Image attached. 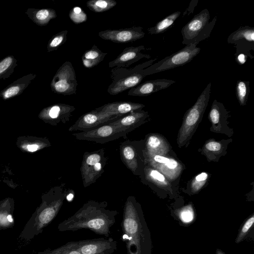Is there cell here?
<instances>
[{"mask_svg": "<svg viewBox=\"0 0 254 254\" xmlns=\"http://www.w3.org/2000/svg\"><path fill=\"white\" fill-rule=\"evenodd\" d=\"M245 41L254 45V27L248 26L241 27L238 30L232 33L227 39V42L230 44H238Z\"/></svg>", "mask_w": 254, "mask_h": 254, "instance_id": "603a6c76", "label": "cell"}, {"mask_svg": "<svg viewBox=\"0 0 254 254\" xmlns=\"http://www.w3.org/2000/svg\"><path fill=\"white\" fill-rule=\"evenodd\" d=\"M64 184L63 187H58L54 195L47 200L33 214L20 233V239L30 241L42 233L44 229L53 221L66 199L67 190Z\"/></svg>", "mask_w": 254, "mask_h": 254, "instance_id": "3957f363", "label": "cell"}, {"mask_svg": "<svg viewBox=\"0 0 254 254\" xmlns=\"http://www.w3.org/2000/svg\"><path fill=\"white\" fill-rule=\"evenodd\" d=\"M74 106L65 104H58L47 109L48 118L56 123L64 124L68 122L75 111Z\"/></svg>", "mask_w": 254, "mask_h": 254, "instance_id": "ffe728a7", "label": "cell"}, {"mask_svg": "<svg viewBox=\"0 0 254 254\" xmlns=\"http://www.w3.org/2000/svg\"><path fill=\"white\" fill-rule=\"evenodd\" d=\"M179 164L176 160L170 158V161L164 164H153L151 166L159 169L169 178H173L176 177L179 171Z\"/></svg>", "mask_w": 254, "mask_h": 254, "instance_id": "4316f807", "label": "cell"}, {"mask_svg": "<svg viewBox=\"0 0 254 254\" xmlns=\"http://www.w3.org/2000/svg\"><path fill=\"white\" fill-rule=\"evenodd\" d=\"M211 85V83L207 85L194 104L187 111L178 135L177 143L180 147L190 139L201 120L209 100Z\"/></svg>", "mask_w": 254, "mask_h": 254, "instance_id": "5b68a950", "label": "cell"}, {"mask_svg": "<svg viewBox=\"0 0 254 254\" xmlns=\"http://www.w3.org/2000/svg\"><path fill=\"white\" fill-rule=\"evenodd\" d=\"M66 244L82 254H113L117 249L118 242L109 237L70 241Z\"/></svg>", "mask_w": 254, "mask_h": 254, "instance_id": "7c38bea8", "label": "cell"}, {"mask_svg": "<svg viewBox=\"0 0 254 254\" xmlns=\"http://www.w3.org/2000/svg\"><path fill=\"white\" fill-rule=\"evenodd\" d=\"M208 179V174L202 172L195 177L191 183V190L193 193L198 192L206 183Z\"/></svg>", "mask_w": 254, "mask_h": 254, "instance_id": "d590c367", "label": "cell"}, {"mask_svg": "<svg viewBox=\"0 0 254 254\" xmlns=\"http://www.w3.org/2000/svg\"><path fill=\"white\" fill-rule=\"evenodd\" d=\"M254 223V214H253L245 221L240 228L235 240L236 243H240L244 239L253 227Z\"/></svg>", "mask_w": 254, "mask_h": 254, "instance_id": "4dcf8cb0", "label": "cell"}, {"mask_svg": "<svg viewBox=\"0 0 254 254\" xmlns=\"http://www.w3.org/2000/svg\"><path fill=\"white\" fill-rule=\"evenodd\" d=\"M221 144L215 141H210L208 142L205 145L206 149L210 151H218L221 149Z\"/></svg>", "mask_w": 254, "mask_h": 254, "instance_id": "74e56055", "label": "cell"}, {"mask_svg": "<svg viewBox=\"0 0 254 254\" xmlns=\"http://www.w3.org/2000/svg\"><path fill=\"white\" fill-rule=\"evenodd\" d=\"M209 11L205 8L189 21L182 29V43L188 45L199 43L209 37L215 22L216 17L209 22Z\"/></svg>", "mask_w": 254, "mask_h": 254, "instance_id": "8992f818", "label": "cell"}, {"mask_svg": "<svg viewBox=\"0 0 254 254\" xmlns=\"http://www.w3.org/2000/svg\"><path fill=\"white\" fill-rule=\"evenodd\" d=\"M67 30L62 31L54 35L49 40L47 50L48 52L57 50L66 41Z\"/></svg>", "mask_w": 254, "mask_h": 254, "instance_id": "f546056e", "label": "cell"}, {"mask_svg": "<svg viewBox=\"0 0 254 254\" xmlns=\"http://www.w3.org/2000/svg\"><path fill=\"white\" fill-rule=\"evenodd\" d=\"M215 254H226L224 253L223 251H222L221 250L217 249L216 251Z\"/></svg>", "mask_w": 254, "mask_h": 254, "instance_id": "b9f144b4", "label": "cell"}, {"mask_svg": "<svg viewBox=\"0 0 254 254\" xmlns=\"http://www.w3.org/2000/svg\"><path fill=\"white\" fill-rule=\"evenodd\" d=\"M224 108L221 103L215 100L212 105L209 112V118L213 125H217L220 121L221 114Z\"/></svg>", "mask_w": 254, "mask_h": 254, "instance_id": "1f68e13d", "label": "cell"}, {"mask_svg": "<svg viewBox=\"0 0 254 254\" xmlns=\"http://www.w3.org/2000/svg\"><path fill=\"white\" fill-rule=\"evenodd\" d=\"M57 17L56 11L52 8L34 9L30 17L39 25H46L49 21Z\"/></svg>", "mask_w": 254, "mask_h": 254, "instance_id": "d4e9b609", "label": "cell"}, {"mask_svg": "<svg viewBox=\"0 0 254 254\" xmlns=\"http://www.w3.org/2000/svg\"><path fill=\"white\" fill-rule=\"evenodd\" d=\"M121 227L127 254H151V233L141 205L133 196H128L125 203Z\"/></svg>", "mask_w": 254, "mask_h": 254, "instance_id": "7a4b0ae2", "label": "cell"}, {"mask_svg": "<svg viewBox=\"0 0 254 254\" xmlns=\"http://www.w3.org/2000/svg\"><path fill=\"white\" fill-rule=\"evenodd\" d=\"M74 197V194L73 192L69 193L66 194V199H67L68 201L71 200Z\"/></svg>", "mask_w": 254, "mask_h": 254, "instance_id": "60d3db41", "label": "cell"}, {"mask_svg": "<svg viewBox=\"0 0 254 254\" xmlns=\"http://www.w3.org/2000/svg\"><path fill=\"white\" fill-rule=\"evenodd\" d=\"M128 132L122 128L110 124H106L93 129L72 133L78 140L105 143L121 137H127Z\"/></svg>", "mask_w": 254, "mask_h": 254, "instance_id": "8fae6325", "label": "cell"}, {"mask_svg": "<svg viewBox=\"0 0 254 254\" xmlns=\"http://www.w3.org/2000/svg\"><path fill=\"white\" fill-rule=\"evenodd\" d=\"M69 17L75 24H78L85 22L87 19L86 14L78 6L73 7L69 11Z\"/></svg>", "mask_w": 254, "mask_h": 254, "instance_id": "836d02e7", "label": "cell"}, {"mask_svg": "<svg viewBox=\"0 0 254 254\" xmlns=\"http://www.w3.org/2000/svg\"><path fill=\"white\" fill-rule=\"evenodd\" d=\"M198 43L187 45L180 50L166 57L156 63L144 69L145 76L182 66L190 62L198 55L200 48L197 47Z\"/></svg>", "mask_w": 254, "mask_h": 254, "instance_id": "52a82bcc", "label": "cell"}, {"mask_svg": "<svg viewBox=\"0 0 254 254\" xmlns=\"http://www.w3.org/2000/svg\"><path fill=\"white\" fill-rule=\"evenodd\" d=\"M148 117V112L141 110L131 112L109 124L129 132L144 123Z\"/></svg>", "mask_w": 254, "mask_h": 254, "instance_id": "e0dca14e", "label": "cell"}, {"mask_svg": "<svg viewBox=\"0 0 254 254\" xmlns=\"http://www.w3.org/2000/svg\"><path fill=\"white\" fill-rule=\"evenodd\" d=\"M193 217V213L192 209L189 206L184 208L180 213V217L182 220L185 222H190Z\"/></svg>", "mask_w": 254, "mask_h": 254, "instance_id": "8d00e7d4", "label": "cell"}, {"mask_svg": "<svg viewBox=\"0 0 254 254\" xmlns=\"http://www.w3.org/2000/svg\"><path fill=\"white\" fill-rule=\"evenodd\" d=\"M144 49L143 45L125 48L116 59L109 63V67L127 68L141 59L150 58V55L141 53Z\"/></svg>", "mask_w": 254, "mask_h": 254, "instance_id": "9a60e30c", "label": "cell"}, {"mask_svg": "<svg viewBox=\"0 0 254 254\" xmlns=\"http://www.w3.org/2000/svg\"><path fill=\"white\" fill-rule=\"evenodd\" d=\"M250 82L248 81L239 80L236 86V93L237 99L241 106L246 105L250 92Z\"/></svg>", "mask_w": 254, "mask_h": 254, "instance_id": "f1b7e54d", "label": "cell"}, {"mask_svg": "<svg viewBox=\"0 0 254 254\" xmlns=\"http://www.w3.org/2000/svg\"><path fill=\"white\" fill-rule=\"evenodd\" d=\"M123 116L97 112L95 110L81 116L68 128L69 131H88L108 124Z\"/></svg>", "mask_w": 254, "mask_h": 254, "instance_id": "4fadbf2b", "label": "cell"}, {"mask_svg": "<svg viewBox=\"0 0 254 254\" xmlns=\"http://www.w3.org/2000/svg\"><path fill=\"white\" fill-rule=\"evenodd\" d=\"M37 254H82L77 250L69 247L66 243L56 249H47Z\"/></svg>", "mask_w": 254, "mask_h": 254, "instance_id": "d6a6232c", "label": "cell"}, {"mask_svg": "<svg viewBox=\"0 0 254 254\" xmlns=\"http://www.w3.org/2000/svg\"><path fill=\"white\" fill-rule=\"evenodd\" d=\"M99 36L104 40L117 43H127L135 41L143 38L145 33L142 27H132L118 30H106L98 33Z\"/></svg>", "mask_w": 254, "mask_h": 254, "instance_id": "5bb4252c", "label": "cell"}, {"mask_svg": "<svg viewBox=\"0 0 254 254\" xmlns=\"http://www.w3.org/2000/svg\"><path fill=\"white\" fill-rule=\"evenodd\" d=\"M17 61L13 56H8L0 62V80L8 77L16 66Z\"/></svg>", "mask_w": 254, "mask_h": 254, "instance_id": "83f0119b", "label": "cell"}, {"mask_svg": "<svg viewBox=\"0 0 254 254\" xmlns=\"http://www.w3.org/2000/svg\"><path fill=\"white\" fill-rule=\"evenodd\" d=\"M247 55L244 53H240L237 56H236V61L241 64H244L247 61Z\"/></svg>", "mask_w": 254, "mask_h": 254, "instance_id": "f35d334b", "label": "cell"}, {"mask_svg": "<svg viewBox=\"0 0 254 254\" xmlns=\"http://www.w3.org/2000/svg\"><path fill=\"white\" fill-rule=\"evenodd\" d=\"M175 82L174 80L168 79L148 80L130 89L127 94L130 96H146L166 89Z\"/></svg>", "mask_w": 254, "mask_h": 254, "instance_id": "2e32d148", "label": "cell"}, {"mask_svg": "<svg viewBox=\"0 0 254 254\" xmlns=\"http://www.w3.org/2000/svg\"><path fill=\"white\" fill-rule=\"evenodd\" d=\"M107 53L101 51L96 45L83 54L81 60L83 65L87 68H91L102 62Z\"/></svg>", "mask_w": 254, "mask_h": 254, "instance_id": "7402d4cb", "label": "cell"}, {"mask_svg": "<svg viewBox=\"0 0 254 254\" xmlns=\"http://www.w3.org/2000/svg\"><path fill=\"white\" fill-rule=\"evenodd\" d=\"M77 85L74 67L68 61L59 67L51 82L52 90L63 95L75 94Z\"/></svg>", "mask_w": 254, "mask_h": 254, "instance_id": "30bf717a", "label": "cell"}, {"mask_svg": "<svg viewBox=\"0 0 254 254\" xmlns=\"http://www.w3.org/2000/svg\"><path fill=\"white\" fill-rule=\"evenodd\" d=\"M156 59L150 60L130 69L113 67L111 71L113 82L108 87V92L116 95L139 85L145 77L144 69L152 65Z\"/></svg>", "mask_w": 254, "mask_h": 254, "instance_id": "277c9868", "label": "cell"}, {"mask_svg": "<svg viewBox=\"0 0 254 254\" xmlns=\"http://www.w3.org/2000/svg\"><path fill=\"white\" fill-rule=\"evenodd\" d=\"M14 223L12 213L7 210H0V231L12 227Z\"/></svg>", "mask_w": 254, "mask_h": 254, "instance_id": "e575fe53", "label": "cell"}, {"mask_svg": "<svg viewBox=\"0 0 254 254\" xmlns=\"http://www.w3.org/2000/svg\"><path fill=\"white\" fill-rule=\"evenodd\" d=\"M107 206L106 201L89 200L74 214L61 222L58 229L61 232L89 229L96 234L109 238L118 212L107 209Z\"/></svg>", "mask_w": 254, "mask_h": 254, "instance_id": "6da1fadb", "label": "cell"}, {"mask_svg": "<svg viewBox=\"0 0 254 254\" xmlns=\"http://www.w3.org/2000/svg\"><path fill=\"white\" fill-rule=\"evenodd\" d=\"M169 151V145L162 137L156 134H151L147 137L143 150L144 156H152L155 155L163 156Z\"/></svg>", "mask_w": 254, "mask_h": 254, "instance_id": "d6986e66", "label": "cell"}, {"mask_svg": "<svg viewBox=\"0 0 254 254\" xmlns=\"http://www.w3.org/2000/svg\"><path fill=\"white\" fill-rule=\"evenodd\" d=\"M117 4L114 0H90L86 6L94 12H103L113 8Z\"/></svg>", "mask_w": 254, "mask_h": 254, "instance_id": "484cf974", "label": "cell"}, {"mask_svg": "<svg viewBox=\"0 0 254 254\" xmlns=\"http://www.w3.org/2000/svg\"><path fill=\"white\" fill-rule=\"evenodd\" d=\"M145 106L140 103L131 102H115L105 104L95 111L114 115L123 116L131 112L141 110Z\"/></svg>", "mask_w": 254, "mask_h": 254, "instance_id": "ac0fdd59", "label": "cell"}, {"mask_svg": "<svg viewBox=\"0 0 254 254\" xmlns=\"http://www.w3.org/2000/svg\"><path fill=\"white\" fill-rule=\"evenodd\" d=\"M36 75L30 74L19 78L0 92L3 99H6L21 93L26 88Z\"/></svg>", "mask_w": 254, "mask_h": 254, "instance_id": "44dd1931", "label": "cell"}, {"mask_svg": "<svg viewBox=\"0 0 254 254\" xmlns=\"http://www.w3.org/2000/svg\"><path fill=\"white\" fill-rule=\"evenodd\" d=\"M145 143L140 141L127 140L120 145V157L122 162L135 175L144 174L143 162L142 155Z\"/></svg>", "mask_w": 254, "mask_h": 254, "instance_id": "9c48e42d", "label": "cell"}, {"mask_svg": "<svg viewBox=\"0 0 254 254\" xmlns=\"http://www.w3.org/2000/svg\"><path fill=\"white\" fill-rule=\"evenodd\" d=\"M107 158L104 148L84 152L80 168L84 188L94 183L101 177L104 172Z\"/></svg>", "mask_w": 254, "mask_h": 254, "instance_id": "ba28073f", "label": "cell"}, {"mask_svg": "<svg viewBox=\"0 0 254 254\" xmlns=\"http://www.w3.org/2000/svg\"><path fill=\"white\" fill-rule=\"evenodd\" d=\"M39 148V146L37 144H30L27 146V149L29 151L34 152Z\"/></svg>", "mask_w": 254, "mask_h": 254, "instance_id": "ab89813d", "label": "cell"}, {"mask_svg": "<svg viewBox=\"0 0 254 254\" xmlns=\"http://www.w3.org/2000/svg\"><path fill=\"white\" fill-rule=\"evenodd\" d=\"M180 14V11L171 13L158 22L154 27L149 28L148 32L150 34H158L164 32L174 24Z\"/></svg>", "mask_w": 254, "mask_h": 254, "instance_id": "cb8c5ba5", "label": "cell"}]
</instances>
